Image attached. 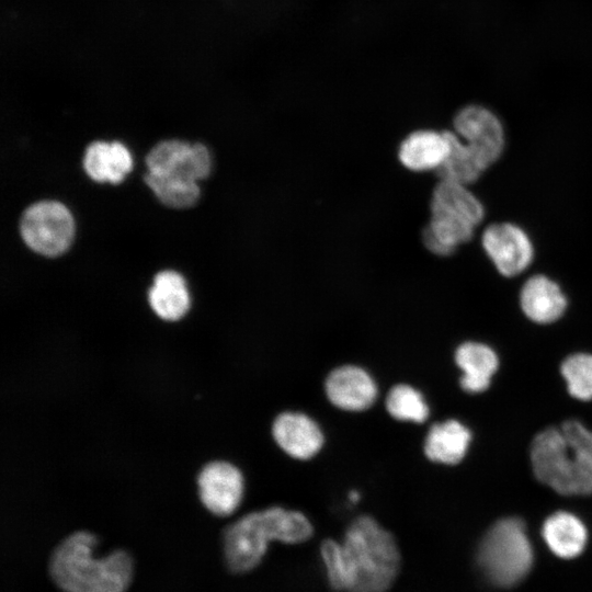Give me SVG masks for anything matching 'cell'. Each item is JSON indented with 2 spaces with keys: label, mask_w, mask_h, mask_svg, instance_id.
<instances>
[{
  "label": "cell",
  "mask_w": 592,
  "mask_h": 592,
  "mask_svg": "<svg viewBox=\"0 0 592 592\" xmlns=\"http://www.w3.org/2000/svg\"><path fill=\"white\" fill-rule=\"evenodd\" d=\"M320 557L329 585L340 592H386L401 563L395 535L366 513L351 521L341 542L325 539Z\"/></svg>",
  "instance_id": "obj_1"
},
{
  "label": "cell",
  "mask_w": 592,
  "mask_h": 592,
  "mask_svg": "<svg viewBox=\"0 0 592 592\" xmlns=\"http://www.w3.org/2000/svg\"><path fill=\"white\" fill-rule=\"evenodd\" d=\"M314 531L310 519L297 509L272 504L248 512L223 531L225 562L235 573L251 571L261 563L272 542L301 544L312 537Z\"/></svg>",
  "instance_id": "obj_2"
},
{
  "label": "cell",
  "mask_w": 592,
  "mask_h": 592,
  "mask_svg": "<svg viewBox=\"0 0 592 592\" xmlns=\"http://www.w3.org/2000/svg\"><path fill=\"white\" fill-rule=\"evenodd\" d=\"M535 477L563 496L592 493V431L578 420L540 431L531 445Z\"/></svg>",
  "instance_id": "obj_3"
},
{
  "label": "cell",
  "mask_w": 592,
  "mask_h": 592,
  "mask_svg": "<svg viewBox=\"0 0 592 592\" xmlns=\"http://www.w3.org/2000/svg\"><path fill=\"white\" fill-rule=\"evenodd\" d=\"M98 539L88 531H77L53 550L49 574L64 592H125L133 574L129 554L117 549L95 557Z\"/></svg>",
  "instance_id": "obj_4"
},
{
  "label": "cell",
  "mask_w": 592,
  "mask_h": 592,
  "mask_svg": "<svg viewBox=\"0 0 592 592\" xmlns=\"http://www.w3.org/2000/svg\"><path fill=\"white\" fill-rule=\"evenodd\" d=\"M431 218L422 231L425 248L435 255L449 257L469 242L486 217L482 201L468 185L440 180L432 192Z\"/></svg>",
  "instance_id": "obj_5"
},
{
  "label": "cell",
  "mask_w": 592,
  "mask_h": 592,
  "mask_svg": "<svg viewBox=\"0 0 592 592\" xmlns=\"http://www.w3.org/2000/svg\"><path fill=\"white\" fill-rule=\"evenodd\" d=\"M478 561L497 585L511 587L522 580L533 563V550L520 519L498 521L485 535Z\"/></svg>",
  "instance_id": "obj_6"
},
{
  "label": "cell",
  "mask_w": 592,
  "mask_h": 592,
  "mask_svg": "<svg viewBox=\"0 0 592 592\" xmlns=\"http://www.w3.org/2000/svg\"><path fill=\"white\" fill-rule=\"evenodd\" d=\"M20 234L33 251L45 257H57L70 247L75 223L70 212L61 203L41 201L23 212Z\"/></svg>",
  "instance_id": "obj_7"
},
{
  "label": "cell",
  "mask_w": 592,
  "mask_h": 592,
  "mask_svg": "<svg viewBox=\"0 0 592 592\" xmlns=\"http://www.w3.org/2000/svg\"><path fill=\"white\" fill-rule=\"evenodd\" d=\"M480 244L497 273L504 278H514L525 273L536 255L530 234L521 225L509 220L487 225Z\"/></svg>",
  "instance_id": "obj_8"
},
{
  "label": "cell",
  "mask_w": 592,
  "mask_h": 592,
  "mask_svg": "<svg viewBox=\"0 0 592 592\" xmlns=\"http://www.w3.org/2000/svg\"><path fill=\"white\" fill-rule=\"evenodd\" d=\"M453 132L476 153L487 169L506 148L504 125L499 115L482 104H467L453 118Z\"/></svg>",
  "instance_id": "obj_9"
},
{
  "label": "cell",
  "mask_w": 592,
  "mask_h": 592,
  "mask_svg": "<svg viewBox=\"0 0 592 592\" xmlns=\"http://www.w3.org/2000/svg\"><path fill=\"white\" fill-rule=\"evenodd\" d=\"M327 401L337 410L361 413L372 409L379 397L374 375L364 366L343 363L333 366L323 379Z\"/></svg>",
  "instance_id": "obj_10"
},
{
  "label": "cell",
  "mask_w": 592,
  "mask_h": 592,
  "mask_svg": "<svg viewBox=\"0 0 592 592\" xmlns=\"http://www.w3.org/2000/svg\"><path fill=\"white\" fill-rule=\"evenodd\" d=\"M270 432L282 453L297 462L316 458L326 445V434L320 423L300 410L280 411L271 422Z\"/></svg>",
  "instance_id": "obj_11"
},
{
  "label": "cell",
  "mask_w": 592,
  "mask_h": 592,
  "mask_svg": "<svg viewBox=\"0 0 592 592\" xmlns=\"http://www.w3.org/2000/svg\"><path fill=\"white\" fill-rule=\"evenodd\" d=\"M196 482L201 502L216 516L231 515L243 500V473L228 460H213L204 465Z\"/></svg>",
  "instance_id": "obj_12"
},
{
  "label": "cell",
  "mask_w": 592,
  "mask_h": 592,
  "mask_svg": "<svg viewBox=\"0 0 592 592\" xmlns=\"http://www.w3.org/2000/svg\"><path fill=\"white\" fill-rule=\"evenodd\" d=\"M146 164L148 173L196 182L209 175L212 159L202 144L164 140L149 151Z\"/></svg>",
  "instance_id": "obj_13"
},
{
  "label": "cell",
  "mask_w": 592,
  "mask_h": 592,
  "mask_svg": "<svg viewBox=\"0 0 592 592\" xmlns=\"http://www.w3.org/2000/svg\"><path fill=\"white\" fill-rule=\"evenodd\" d=\"M519 304L528 320L549 325L563 316L568 298L555 278L544 273H534L521 285Z\"/></svg>",
  "instance_id": "obj_14"
},
{
  "label": "cell",
  "mask_w": 592,
  "mask_h": 592,
  "mask_svg": "<svg viewBox=\"0 0 592 592\" xmlns=\"http://www.w3.org/2000/svg\"><path fill=\"white\" fill-rule=\"evenodd\" d=\"M470 430L456 419H447L432 424L423 440L425 458L442 465H457L468 451Z\"/></svg>",
  "instance_id": "obj_15"
},
{
  "label": "cell",
  "mask_w": 592,
  "mask_h": 592,
  "mask_svg": "<svg viewBox=\"0 0 592 592\" xmlns=\"http://www.w3.org/2000/svg\"><path fill=\"white\" fill-rule=\"evenodd\" d=\"M454 360L462 371L459 385L469 394L485 391L499 365L496 352L489 345L475 341L459 344Z\"/></svg>",
  "instance_id": "obj_16"
},
{
  "label": "cell",
  "mask_w": 592,
  "mask_h": 592,
  "mask_svg": "<svg viewBox=\"0 0 592 592\" xmlns=\"http://www.w3.org/2000/svg\"><path fill=\"white\" fill-rule=\"evenodd\" d=\"M449 149L447 130L422 129L410 134L400 145L399 160L412 171H437Z\"/></svg>",
  "instance_id": "obj_17"
},
{
  "label": "cell",
  "mask_w": 592,
  "mask_h": 592,
  "mask_svg": "<svg viewBox=\"0 0 592 592\" xmlns=\"http://www.w3.org/2000/svg\"><path fill=\"white\" fill-rule=\"evenodd\" d=\"M132 164L128 149L119 141H93L87 147L83 157L87 174L96 182L117 184L130 172Z\"/></svg>",
  "instance_id": "obj_18"
},
{
  "label": "cell",
  "mask_w": 592,
  "mask_h": 592,
  "mask_svg": "<svg viewBox=\"0 0 592 592\" xmlns=\"http://www.w3.org/2000/svg\"><path fill=\"white\" fill-rule=\"evenodd\" d=\"M148 300L156 315L168 321L181 319L190 308L185 281L174 271H161L155 275Z\"/></svg>",
  "instance_id": "obj_19"
},
{
  "label": "cell",
  "mask_w": 592,
  "mask_h": 592,
  "mask_svg": "<svg viewBox=\"0 0 592 592\" xmlns=\"http://www.w3.org/2000/svg\"><path fill=\"white\" fill-rule=\"evenodd\" d=\"M543 537L555 555L569 559L583 550L588 533L577 516L568 512H557L545 521Z\"/></svg>",
  "instance_id": "obj_20"
},
{
  "label": "cell",
  "mask_w": 592,
  "mask_h": 592,
  "mask_svg": "<svg viewBox=\"0 0 592 592\" xmlns=\"http://www.w3.org/2000/svg\"><path fill=\"white\" fill-rule=\"evenodd\" d=\"M449 149L436 171L440 180L470 186L488 170L476 153L453 132L447 130Z\"/></svg>",
  "instance_id": "obj_21"
},
{
  "label": "cell",
  "mask_w": 592,
  "mask_h": 592,
  "mask_svg": "<svg viewBox=\"0 0 592 592\" xmlns=\"http://www.w3.org/2000/svg\"><path fill=\"white\" fill-rule=\"evenodd\" d=\"M384 407L392 420L402 423L423 424L431 413L423 392L406 382L396 383L387 390Z\"/></svg>",
  "instance_id": "obj_22"
},
{
  "label": "cell",
  "mask_w": 592,
  "mask_h": 592,
  "mask_svg": "<svg viewBox=\"0 0 592 592\" xmlns=\"http://www.w3.org/2000/svg\"><path fill=\"white\" fill-rule=\"evenodd\" d=\"M144 180L158 200L171 208L191 207L200 197V187L196 182L159 177L151 173L145 174Z\"/></svg>",
  "instance_id": "obj_23"
},
{
  "label": "cell",
  "mask_w": 592,
  "mask_h": 592,
  "mask_svg": "<svg viewBox=\"0 0 592 592\" xmlns=\"http://www.w3.org/2000/svg\"><path fill=\"white\" fill-rule=\"evenodd\" d=\"M560 372L569 394L579 400L592 399V355L576 353L561 364Z\"/></svg>",
  "instance_id": "obj_24"
},
{
  "label": "cell",
  "mask_w": 592,
  "mask_h": 592,
  "mask_svg": "<svg viewBox=\"0 0 592 592\" xmlns=\"http://www.w3.org/2000/svg\"><path fill=\"white\" fill-rule=\"evenodd\" d=\"M348 500H349L352 504L357 503L358 500H361V493L358 492V490H356V489H351L350 492L348 493Z\"/></svg>",
  "instance_id": "obj_25"
}]
</instances>
